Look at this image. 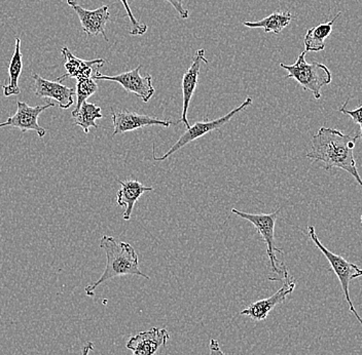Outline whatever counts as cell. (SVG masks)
<instances>
[{
	"mask_svg": "<svg viewBox=\"0 0 362 355\" xmlns=\"http://www.w3.org/2000/svg\"><path fill=\"white\" fill-rule=\"evenodd\" d=\"M23 70V55L21 53V40L16 38L15 52L8 66L10 81L8 85H1L4 97L17 96L21 94L19 88V78Z\"/></svg>",
	"mask_w": 362,
	"mask_h": 355,
	"instance_id": "obj_17",
	"label": "cell"
},
{
	"mask_svg": "<svg viewBox=\"0 0 362 355\" xmlns=\"http://www.w3.org/2000/svg\"><path fill=\"white\" fill-rule=\"evenodd\" d=\"M94 349V344L93 342H87L81 348V355H89L90 352Z\"/></svg>",
	"mask_w": 362,
	"mask_h": 355,
	"instance_id": "obj_26",
	"label": "cell"
},
{
	"mask_svg": "<svg viewBox=\"0 0 362 355\" xmlns=\"http://www.w3.org/2000/svg\"><path fill=\"white\" fill-rule=\"evenodd\" d=\"M361 225H362V216H361Z\"/></svg>",
	"mask_w": 362,
	"mask_h": 355,
	"instance_id": "obj_27",
	"label": "cell"
},
{
	"mask_svg": "<svg viewBox=\"0 0 362 355\" xmlns=\"http://www.w3.org/2000/svg\"><path fill=\"white\" fill-rule=\"evenodd\" d=\"M100 248L106 254V267L100 278L85 289L88 296H94L95 289L112 278L137 275L149 279V277L140 271L138 255L130 243L117 241L110 235H103Z\"/></svg>",
	"mask_w": 362,
	"mask_h": 355,
	"instance_id": "obj_2",
	"label": "cell"
},
{
	"mask_svg": "<svg viewBox=\"0 0 362 355\" xmlns=\"http://www.w3.org/2000/svg\"><path fill=\"white\" fill-rule=\"evenodd\" d=\"M55 104L49 103L45 105L29 106L25 102H17V112L13 116L8 117V121L0 122V128H19L22 133L34 131L37 133L38 137L44 138L45 130L38 124V117L45 110L54 107Z\"/></svg>",
	"mask_w": 362,
	"mask_h": 355,
	"instance_id": "obj_8",
	"label": "cell"
},
{
	"mask_svg": "<svg viewBox=\"0 0 362 355\" xmlns=\"http://www.w3.org/2000/svg\"><path fill=\"white\" fill-rule=\"evenodd\" d=\"M341 11L330 22L323 23L318 26L310 28L305 34L304 44L305 52H321L325 49V40L330 35L332 31V26L334 22L339 19L341 16Z\"/></svg>",
	"mask_w": 362,
	"mask_h": 355,
	"instance_id": "obj_18",
	"label": "cell"
},
{
	"mask_svg": "<svg viewBox=\"0 0 362 355\" xmlns=\"http://www.w3.org/2000/svg\"><path fill=\"white\" fill-rule=\"evenodd\" d=\"M281 210L272 212V214H249V212L238 211L236 209H232L233 214L241 217L242 219L249 221L255 226L257 232L262 235V239L267 244V254L270 259L272 271L276 275H283L282 268H279L277 265V258H276L275 252L283 254L281 248H276L275 239H274V231H275V223L277 221L278 215L280 214Z\"/></svg>",
	"mask_w": 362,
	"mask_h": 355,
	"instance_id": "obj_6",
	"label": "cell"
},
{
	"mask_svg": "<svg viewBox=\"0 0 362 355\" xmlns=\"http://www.w3.org/2000/svg\"><path fill=\"white\" fill-rule=\"evenodd\" d=\"M67 4L78 16L83 32L89 36L102 35L104 40L108 42L105 27L110 21V13L107 6H101L97 10L89 11L79 6L76 0H67Z\"/></svg>",
	"mask_w": 362,
	"mask_h": 355,
	"instance_id": "obj_10",
	"label": "cell"
},
{
	"mask_svg": "<svg viewBox=\"0 0 362 355\" xmlns=\"http://www.w3.org/2000/svg\"><path fill=\"white\" fill-rule=\"evenodd\" d=\"M117 181L121 184V189L117 193V205L126 207V211L123 214L124 220L129 221L137 200L141 198L142 194L153 191V188L142 185L136 180L121 181L117 179Z\"/></svg>",
	"mask_w": 362,
	"mask_h": 355,
	"instance_id": "obj_16",
	"label": "cell"
},
{
	"mask_svg": "<svg viewBox=\"0 0 362 355\" xmlns=\"http://www.w3.org/2000/svg\"><path fill=\"white\" fill-rule=\"evenodd\" d=\"M141 68L142 65H138L135 69L131 70V71L124 72V73L112 76H104V74L97 71L92 78L95 80H108L119 83L124 90L136 95L144 103H147L155 94V88L153 85L151 76L147 74L144 78L140 76Z\"/></svg>",
	"mask_w": 362,
	"mask_h": 355,
	"instance_id": "obj_7",
	"label": "cell"
},
{
	"mask_svg": "<svg viewBox=\"0 0 362 355\" xmlns=\"http://www.w3.org/2000/svg\"><path fill=\"white\" fill-rule=\"evenodd\" d=\"M74 119V124L83 128L86 133H89L90 128H98L96 119H102L101 108L90 102H83L78 112L71 113Z\"/></svg>",
	"mask_w": 362,
	"mask_h": 355,
	"instance_id": "obj_20",
	"label": "cell"
},
{
	"mask_svg": "<svg viewBox=\"0 0 362 355\" xmlns=\"http://www.w3.org/2000/svg\"><path fill=\"white\" fill-rule=\"evenodd\" d=\"M202 62L206 63V64L209 63L207 59L205 58V49H198L194 54L191 67L187 70L185 76H183L182 85H181L183 95L182 115H181L180 121L174 122V126L182 122L185 128H191L189 122L187 121V112H189V104H191L194 90L198 87L199 73H200L201 63Z\"/></svg>",
	"mask_w": 362,
	"mask_h": 355,
	"instance_id": "obj_12",
	"label": "cell"
},
{
	"mask_svg": "<svg viewBox=\"0 0 362 355\" xmlns=\"http://www.w3.org/2000/svg\"><path fill=\"white\" fill-rule=\"evenodd\" d=\"M112 119L113 124L112 137H115L119 133L132 132V131L139 130V128H146L151 126H160L164 128H169L174 124V122L166 119H153V117L147 116V115H140L135 112H112Z\"/></svg>",
	"mask_w": 362,
	"mask_h": 355,
	"instance_id": "obj_13",
	"label": "cell"
},
{
	"mask_svg": "<svg viewBox=\"0 0 362 355\" xmlns=\"http://www.w3.org/2000/svg\"><path fill=\"white\" fill-rule=\"evenodd\" d=\"M34 94L37 98L49 99L56 101L61 109H68L74 104V95L76 90L63 85L62 81H51L42 78L37 73L33 74Z\"/></svg>",
	"mask_w": 362,
	"mask_h": 355,
	"instance_id": "obj_11",
	"label": "cell"
},
{
	"mask_svg": "<svg viewBox=\"0 0 362 355\" xmlns=\"http://www.w3.org/2000/svg\"><path fill=\"white\" fill-rule=\"evenodd\" d=\"M348 101L349 100L346 101L345 103L343 104V106L339 108V112L343 113V114L348 115V116H350L353 121L356 122V124L361 126V139L362 141V106L355 110H347Z\"/></svg>",
	"mask_w": 362,
	"mask_h": 355,
	"instance_id": "obj_23",
	"label": "cell"
},
{
	"mask_svg": "<svg viewBox=\"0 0 362 355\" xmlns=\"http://www.w3.org/2000/svg\"><path fill=\"white\" fill-rule=\"evenodd\" d=\"M305 54V52H303L294 64L280 63V67L288 72L285 78L294 79L303 90H309L319 100L321 98V89L332 83V72L321 63H308Z\"/></svg>",
	"mask_w": 362,
	"mask_h": 355,
	"instance_id": "obj_3",
	"label": "cell"
},
{
	"mask_svg": "<svg viewBox=\"0 0 362 355\" xmlns=\"http://www.w3.org/2000/svg\"><path fill=\"white\" fill-rule=\"evenodd\" d=\"M293 19V15L289 11H276L259 21L243 22V25L248 28L264 29L266 33L279 34L291 24Z\"/></svg>",
	"mask_w": 362,
	"mask_h": 355,
	"instance_id": "obj_19",
	"label": "cell"
},
{
	"mask_svg": "<svg viewBox=\"0 0 362 355\" xmlns=\"http://www.w3.org/2000/svg\"><path fill=\"white\" fill-rule=\"evenodd\" d=\"M308 235H309L311 241L315 243L317 248L321 251V253L325 255L327 261L329 262L330 267H332V270L334 271L337 277H338L339 282H341V289H343L344 296H345L346 301H347L348 305H349L350 311L354 314L355 318H356V320H358L362 327V318L361 315H359L358 312L356 311V309H355L352 301H351L349 291L351 280L362 277V269L355 265V264L348 262L347 260L344 259L341 255L334 254V253L327 250V248L321 243V241H319L314 226H309V227H308Z\"/></svg>",
	"mask_w": 362,
	"mask_h": 355,
	"instance_id": "obj_4",
	"label": "cell"
},
{
	"mask_svg": "<svg viewBox=\"0 0 362 355\" xmlns=\"http://www.w3.org/2000/svg\"><path fill=\"white\" fill-rule=\"evenodd\" d=\"M169 338L166 329L155 327L131 337L127 343V348L132 351V355H155L160 346L165 347L167 345Z\"/></svg>",
	"mask_w": 362,
	"mask_h": 355,
	"instance_id": "obj_14",
	"label": "cell"
},
{
	"mask_svg": "<svg viewBox=\"0 0 362 355\" xmlns=\"http://www.w3.org/2000/svg\"><path fill=\"white\" fill-rule=\"evenodd\" d=\"M296 289V284L293 278L289 275L288 270L286 267L283 265V287L281 289H278L273 296L267 298V299L257 301L249 305L247 308L241 311L242 315L248 316L251 320L255 322H262L268 318L269 313L276 306L281 304L286 300V298L293 293V289Z\"/></svg>",
	"mask_w": 362,
	"mask_h": 355,
	"instance_id": "obj_9",
	"label": "cell"
},
{
	"mask_svg": "<svg viewBox=\"0 0 362 355\" xmlns=\"http://www.w3.org/2000/svg\"><path fill=\"white\" fill-rule=\"evenodd\" d=\"M209 355H226L225 352L221 349L218 341L215 340V339L210 340Z\"/></svg>",
	"mask_w": 362,
	"mask_h": 355,
	"instance_id": "obj_25",
	"label": "cell"
},
{
	"mask_svg": "<svg viewBox=\"0 0 362 355\" xmlns=\"http://www.w3.org/2000/svg\"><path fill=\"white\" fill-rule=\"evenodd\" d=\"M61 53L65 58L64 67L66 69V73L58 78L60 81L64 80L66 78H74L78 81L92 78L93 71H98L99 68L103 66L105 63V61L102 59L92 61L81 60L74 56L67 47H63Z\"/></svg>",
	"mask_w": 362,
	"mask_h": 355,
	"instance_id": "obj_15",
	"label": "cell"
},
{
	"mask_svg": "<svg viewBox=\"0 0 362 355\" xmlns=\"http://www.w3.org/2000/svg\"><path fill=\"white\" fill-rule=\"evenodd\" d=\"M97 90H98V85H97L95 79L88 78L78 81L76 89L78 104H76V109L74 110V112H78L79 108L83 105V102L87 101L88 98L93 96Z\"/></svg>",
	"mask_w": 362,
	"mask_h": 355,
	"instance_id": "obj_21",
	"label": "cell"
},
{
	"mask_svg": "<svg viewBox=\"0 0 362 355\" xmlns=\"http://www.w3.org/2000/svg\"><path fill=\"white\" fill-rule=\"evenodd\" d=\"M359 135H345L338 130L329 128H319L312 139L311 150L307 158L322 162L327 171L338 167L350 174L362 187V180L357 171L353 149Z\"/></svg>",
	"mask_w": 362,
	"mask_h": 355,
	"instance_id": "obj_1",
	"label": "cell"
},
{
	"mask_svg": "<svg viewBox=\"0 0 362 355\" xmlns=\"http://www.w3.org/2000/svg\"><path fill=\"white\" fill-rule=\"evenodd\" d=\"M165 1L169 2L175 8V11L180 13L181 19H187L189 17V11L183 6V0H165Z\"/></svg>",
	"mask_w": 362,
	"mask_h": 355,
	"instance_id": "obj_24",
	"label": "cell"
},
{
	"mask_svg": "<svg viewBox=\"0 0 362 355\" xmlns=\"http://www.w3.org/2000/svg\"><path fill=\"white\" fill-rule=\"evenodd\" d=\"M121 2L123 4L124 11H126L127 16H128L129 20H130L131 22V26H132L130 30L131 35L140 36L146 34L148 27H147V25L144 24V23L139 22L136 19L134 13H133L132 10H131L128 0H121Z\"/></svg>",
	"mask_w": 362,
	"mask_h": 355,
	"instance_id": "obj_22",
	"label": "cell"
},
{
	"mask_svg": "<svg viewBox=\"0 0 362 355\" xmlns=\"http://www.w3.org/2000/svg\"><path fill=\"white\" fill-rule=\"evenodd\" d=\"M252 98L251 97H247L246 100L241 104V105L238 106L237 108H235L232 112H228V114H226L225 116L221 117V119H214V121H199L196 122L194 126H191V128H187L185 131V133H182V136L175 142V144L172 145L171 148L165 153L164 155L160 156V157H157L156 156V146L153 145V158L156 162H164L167 158H169L170 156L174 155V153L177 152L178 150H180L183 147L187 146V144L191 143V142H194V140L200 139L203 136H205L206 133L212 132V131L219 130V128H223L226 124H228L230 119H233V116L237 114V113L243 112L246 107H248L251 103H252Z\"/></svg>",
	"mask_w": 362,
	"mask_h": 355,
	"instance_id": "obj_5",
	"label": "cell"
}]
</instances>
